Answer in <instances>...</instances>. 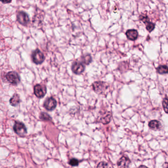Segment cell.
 Returning a JSON list of instances; mask_svg holds the SVG:
<instances>
[{
	"mask_svg": "<svg viewBox=\"0 0 168 168\" xmlns=\"http://www.w3.org/2000/svg\"><path fill=\"white\" fill-rule=\"evenodd\" d=\"M20 97L18 94L16 93L14 94L9 100V103L13 107L18 106L19 104V103H20Z\"/></svg>",
	"mask_w": 168,
	"mask_h": 168,
	"instance_id": "obj_11",
	"label": "cell"
},
{
	"mask_svg": "<svg viewBox=\"0 0 168 168\" xmlns=\"http://www.w3.org/2000/svg\"><path fill=\"white\" fill-rule=\"evenodd\" d=\"M57 101L53 97L47 98L44 103V107L47 111H53L57 106Z\"/></svg>",
	"mask_w": 168,
	"mask_h": 168,
	"instance_id": "obj_6",
	"label": "cell"
},
{
	"mask_svg": "<svg viewBox=\"0 0 168 168\" xmlns=\"http://www.w3.org/2000/svg\"><path fill=\"white\" fill-rule=\"evenodd\" d=\"M82 62L85 65H89L92 62V57L90 54H86L83 56Z\"/></svg>",
	"mask_w": 168,
	"mask_h": 168,
	"instance_id": "obj_15",
	"label": "cell"
},
{
	"mask_svg": "<svg viewBox=\"0 0 168 168\" xmlns=\"http://www.w3.org/2000/svg\"><path fill=\"white\" fill-rule=\"evenodd\" d=\"M6 80L13 85H16L20 81V78L16 72L11 71L6 73Z\"/></svg>",
	"mask_w": 168,
	"mask_h": 168,
	"instance_id": "obj_4",
	"label": "cell"
},
{
	"mask_svg": "<svg viewBox=\"0 0 168 168\" xmlns=\"http://www.w3.org/2000/svg\"><path fill=\"white\" fill-rule=\"evenodd\" d=\"M32 59L33 62L37 65L42 64L45 59L44 54L39 49H37L32 52Z\"/></svg>",
	"mask_w": 168,
	"mask_h": 168,
	"instance_id": "obj_3",
	"label": "cell"
},
{
	"mask_svg": "<svg viewBox=\"0 0 168 168\" xmlns=\"http://www.w3.org/2000/svg\"><path fill=\"white\" fill-rule=\"evenodd\" d=\"M72 70L76 75H80L84 72L85 66L83 63L75 62L72 66Z\"/></svg>",
	"mask_w": 168,
	"mask_h": 168,
	"instance_id": "obj_8",
	"label": "cell"
},
{
	"mask_svg": "<svg viewBox=\"0 0 168 168\" xmlns=\"http://www.w3.org/2000/svg\"><path fill=\"white\" fill-rule=\"evenodd\" d=\"M40 118L41 119V120L45 121H50L52 119V118L50 115H49L48 114L44 112H41L40 115Z\"/></svg>",
	"mask_w": 168,
	"mask_h": 168,
	"instance_id": "obj_16",
	"label": "cell"
},
{
	"mask_svg": "<svg viewBox=\"0 0 168 168\" xmlns=\"http://www.w3.org/2000/svg\"><path fill=\"white\" fill-rule=\"evenodd\" d=\"M157 71L160 74L168 73V67L165 65L160 66L157 68Z\"/></svg>",
	"mask_w": 168,
	"mask_h": 168,
	"instance_id": "obj_14",
	"label": "cell"
},
{
	"mask_svg": "<svg viewBox=\"0 0 168 168\" xmlns=\"http://www.w3.org/2000/svg\"><path fill=\"white\" fill-rule=\"evenodd\" d=\"M108 167V164L105 162H100L97 166V168H106Z\"/></svg>",
	"mask_w": 168,
	"mask_h": 168,
	"instance_id": "obj_20",
	"label": "cell"
},
{
	"mask_svg": "<svg viewBox=\"0 0 168 168\" xmlns=\"http://www.w3.org/2000/svg\"><path fill=\"white\" fill-rule=\"evenodd\" d=\"M142 20L143 21V22L145 23L146 24V29L148 30V31L149 32H151L153 30H154L155 28V25L154 24L150 22L148 20H146L145 17H143V19H142Z\"/></svg>",
	"mask_w": 168,
	"mask_h": 168,
	"instance_id": "obj_12",
	"label": "cell"
},
{
	"mask_svg": "<svg viewBox=\"0 0 168 168\" xmlns=\"http://www.w3.org/2000/svg\"><path fill=\"white\" fill-rule=\"evenodd\" d=\"M109 87V84L104 81H96L92 84L94 91L98 94L104 93Z\"/></svg>",
	"mask_w": 168,
	"mask_h": 168,
	"instance_id": "obj_2",
	"label": "cell"
},
{
	"mask_svg": "<svg viewBox=\"0 0 168 168\" xmlns=\"http://www.w3.org/2000/svg\"><path fill=\"white\" fill-rule=\"evenodd\" d=\"M69 165L72 166H77L79 164V161L78 160V159L75 158H73L72 159H71L70 161L68 162Z\"/></svg>",
	"mask_w": 168,
	"mask_h": 168,
	"instance_id": "obj_19",
	"label": "cell"
},
{
	"mask_svg": "<svg viewBox=\"0 0 168 168\" xmlns=\"http://www.w3.org/2000/svg\"><path fill=\"white\" fill-rule=\"evenodd\" d=\"M148 126L152 129L157 130L159 129V128H160V123L157 120H152L148 123Z\"/></svg>",
	"mask_w": 168,
	"mask_h": 168,
	"instance_id": "obj_13",
	"label": "cell"
},
{
	"mask_svg": "<svg viewBox=\"0 0 168 168\" xmlns=\"http://www.w3.org/2000/svg\"><path fill=\"white\" fill-rule=\"evenodd\" d=\"M162 104L164 111L167 114H168V97H166L164 99Z\"/></svg>",
	"mask_w": 168,
	"mask_h": 168,
	"instance_id": "obj_18",
	"label": "cell"
},
{
	"mask_svg": "<svg viewBox=\"0 0 168 168\" xmlns=\"http://www.w3.org/2000/svg\"><path fill=\"white\" fill-rule=\"evenodd\" d=\"M111 115L110 114H107V115H105L103 117L101 118V120H100V122L103 123V124H107V123H109L110 122V120H111Z\"/></svg>",
	"mask_w": 168,
	"mask_h": 168,
	"instance_id": "obj_17",
	"label": "cell"
},
{
	"mask_svg": "<svg viewBox=\"0 0 168 168\" xmlns=\"http://www.w3.org/2000/svg\"><path fill=\"white\" fill-rule=\"evenodd\" d=\"M131 161L128 157L122 156L117 162V165L121 168H128L129 167Z\"/></svg>",
	"mask_w": 168,
	"mask_h": 168,
	"instance_id": "obj_9",
	"label": "cell"
},
{
	"mask_svg": "<svg viewBox=\"0 0 168 168\" xmlns=\"http://www.w3.org/2000/svg\"><path fill=\"white\" fill-rule=\"evenodd\" d=\"M17 20L21 25L26 26L29 22V17L24 11H19L17 14Z\"/></svg>",
	"mask_w": 168,
	"mask_h": 168,
	"instance_id": "obj_7",
	"label": "cell"
},
{
	"mask_svg": "<svg viewBox=\"0 0 168 168\" xmlns=\"http://www.w3.org/2000/svg\"><path fill=\"white\" fill-rule=\"evenodd\" d=\"M35 95L39 98H42L44 97L47 92V87L44 85L37 84L34 88Z\"/></svg>",
	"mask_w": 168,
	"mask_h": 168,
	"instance_id": "obj_5",
	"label": "cell"
},
{
	"mask_svg": "<svg viewBox=\"0 0 168 168\" xmlns=\"http://www.w3.org/2000/svg\"><path fill=\"white\" fill-rule=\"evenodd\" d=\"M14 132L20 137H24L27 133V130L25 124L21 122L16 121L13 127Z\"/></svg>",
	"mask_w": 168,
	"mask_h": 168,
	"instance_id": "obj_1",
	"label": "cell"
},
{
	"mask_svg": "<svg viewBox=\"0 0 168 168\" xmlns=\"http://www.w3.org/2000/svg\"><path fill=\"white\" fill-rule=\"evenodd\" d=\"M126 35L128 39H129L130 40L135 41L138 37V33L136 30H129L126 32Z\"/></svg>",
	"mask_w": 168,
	"mask_h": 168,
	"instance_id": "obj_10",
	"label": "cell"
},
{
	"mask_svg": "<svg viewBox=\"0 0 168 168\" xmlns=\"http://www.w3.org/2000/svg\"><path fill=\"white\" fill-rule=\"evenodd\" d=\"M1 1L4 4H9L11 3L12 0H1Z\"/></svg>",
	"mask_w": 168,
	"mask_h": 168,
	"instance_id": "obj_21",
	"label": "cell"
}]
</instances>
